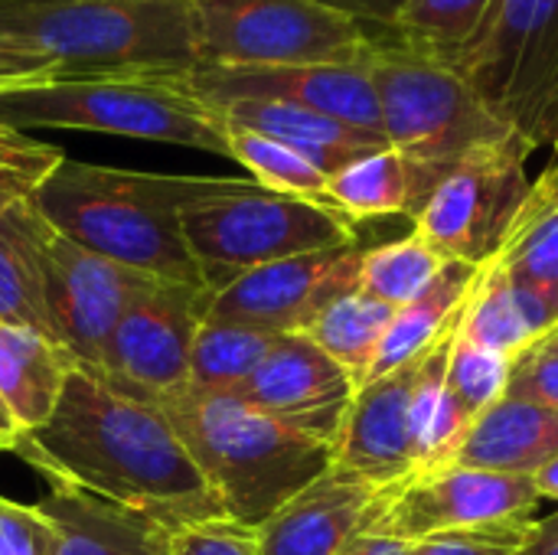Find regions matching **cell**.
I'll use <instances>...</instances> for the list:
<instances>
[{
  "mask_svg": "<svg viewBox=\"0 0 558 555\" xmlns=\"http://www.w3.org/2000/svg\"><path fill=\"white\" fill-rule=\"evenodd\" d=\"M10 451L52 484L111 500L170 533L226 520L167 409L85 370L69 373L52 415L20 432Z\"/></svg>",
  "mask_w": 558,
  "mask_h": 555,
  "instance_id": "6da1fadb",
  "label": "cell"
},
{
  "mask_svg": "<svg viewBox=\"0 0 558 555\" xmlns=\"http://www.w3.org/2000/svg\"><path fill=\"white\" fill-rule=\"evenodd\" d=\"M203 177L118 170L62 160L33 203L56 236L147 278L206 288L190 255L180 209Z\"/></svg>",
  "mask_w": 558,
  "mask_h": 555,
  "instance_id": "7a4b0ae2",
  "label": "cell"
},
{
  "mask_svg": "<svg viewBox=\"0 0 558 555\" xmlns=\"http://www.w3.org/2000/svg\"><path fill=\"white\" fill-rule=\"evenodd\" d=\"M0 124L69 128L229 157V124L190 69H85L0 92Z\"/></svg>",
  "mask_w": 558,
  "mask_h": 555,
  "instance_id": "3957f363",
  "label": "cell"
},
{
  "mask_svg": "<svg viewBox=\"0 0 558 555\" xmlns=\"http://www.w3.org/2000/svg\"><path fill=\"white\" fill-rule=\"evenodd\" d=\"M160 406L226 520L242 527L258 530L333 464L330 445L275 422L235 396L183 386Z\"/></svg>",
  "mask_w": 558,
  "mask_h": 555,
  "instance_id": "277c9868",
  "label": "cell"
},
{
  "mask_svg": "<svg viewBox=\"0 0 558 555\" xmlns=\"http://www.w3.org/2000/svg\"><path fill=\"white\" fill-rule=\"evenodd\" d=\"M180 222L209 291L258 265L360 242L356 222L330 203L235 177H203L183 203Z\"/></svg>",
  "mask_w": 558,
  "mask_h": 555,
  "instance_id": "5b68a950",
  "label": "cell"
},
{
  "mask_svg": "<svg viewBox=\"0 0 558 555\" xmlns=\"http://www.w3.org/2000/svg\"><path fill=\"white\" fill-rule=\"evenodd\" d=\"M369 79L379 101L383 137L405 157L435 170L500 150H536L487 98L477 95L451 65L409 49L379 43L369 52Z\"/></svg>",
  "mask_w": 558,
  "mask_h": 555,
  "instance_id": "8992f818",
  "label": "cell"
},
{
  "mask_svg": "<svg viewBox=\"0 0 558 555\" xmlns=\"http://www.w3.org/2000/svg\"><path fill=\"white\" fill-rule=\"evenodd\" d=\"M0 36L65 72L196 69L193 0H0Z\"/></svg>",
  "mask_w": 558,
  "mask_h": 555,
  "instance_id": "52a82bcc",
  "label": "cell"
},
{
  "mask_svg": "<svg viewBox=\"0 0 558 555\" xmlns=\"http://www.w3.org/2000/svg\"><path fill=\"white\" fill-rule=\"evenodd\" d=\"M196 65H343L366 62L376 39L317 0H193Z\"/></svg>",
  "mask_w": 558,
  "mask_h": 555,
  "instance_id": "ba28073f",
  "label": "cell"
},
{
  "mask_svg": "<svg viewBox=\"0 0 558 555\" xmlns=\"http://www.w3.org/2000/svg\"><path fill=\"white\" fill-rule=\"evenodd\" d=\"M539 504L543 497L530 478H510L464 464H438L412 471L392 487H379L366 533L418 543L451 530L530 523Z\"/></svg>",
  "mask_w": 558,
  "mask_h": 555,
  "instance_id": "9c48e42d",
  "label": "cell"
},
{
  "mask_svg": "<svg viewBox=\"0 0 558 555\" xmlns=\"http://www.w3.org/2000/svg\"><path fill=\"white\" fill-rule=\"evenodd\" d=\"M533 150H500L451 167L422 209L412 216L415 236L448 262L487 265L504 249L533 180L526 160Z\"/></svg>",
  "mask_w": 558,
  "mask_h": 555,
  "instance_id": "30bf717a",
  "label": "cell"
},
{
  "mask_svg": "<svg viewBox=\"0 0 558 555\" xmlns=\"http://www.w3.org/2000/svg\"><path fill=\"white\" fill-rule=\"evenodd\" d=\"M209 298V288L170 281L150 285L114 327L95 376L150 402H163L180 393L190 379L193 340L206 321Z\"/></svg>",
  "mask_w": 558,
  "mask_h": 555,
  "instance_id": "8fae6325",
  "label": "cell"
},
{
  "mask_svg": "<svg viewBox=\"0 0 558 555\" xmlns=\"http://www.w3.org/2000/svg\"><path fill=\"white\" fill-rule=\"evenodd\" d=\"M363 252L356 242L242 272L213 291L206 317L268 334H304L330 301L360 288Z\"/></svg>",
  "mask_w": 558,
  "mask_h": 555,
  "instance_id": "7c38bea8",
  "label": "cell"
},
{
  "mask_svg": "<svg viewBox=\"0 0 558 555\" xmlns=\"http://www.w3.org/2000/svg\"><path fill=\"white\" fill-rule=\"evenodd\" d=\"M150 285L157 278L78 249L62 236L52 239L46 252V307L56 343L72 357L75 370H101L114 327Z\"/></svg>",
  "mask_w": 558,
  "mask_h": 555,
  "instance_id": "4fadbf2b",
  "label": "cell"
},
{
  "mask_svg": "<svg viewBox=\"0 0 558 555\" xmlns=\"http://www.w3.org/2000/svg\"><path fill=\"white\" fill-rule=\"evenodd\" d=\"M232 396L333 448L356 396V383L304 334H284Z\"/></svg>",
  "mask_w": 558,
  "mask_h": 555,
  "instance_id": "5bb4252c",
  "label": "cell"
},
{
  "mask_svg": "<svg viewBox=\"0 0 558 555\" xmlns=\"http://www.w3.org/2000/svg\"><path fill=\"white\" fill-rule=\"evenodd\" d=\"M369 62V59H366ZM366 62L343 65H268V69H226L196 65L190 69L196 88L222 105L232 98H271L320 111L350 128L383 137V118L376 88Z\"/></svg>",
  "mask_w": 558,
  "mask_h": 555,
  "instance_id": "9a60e30c",
  "label": "cell"
},
{
  "mask_svg": "<svg viewBox=\"0 0 558 555\" xmlns=\"http://www.w3.org/2000/svg\"><path fill=\"white\" fill-rule=\"evenodd\" d=\"M373 484L330 464L314 484L278 507L258 530L262 555H340L366 533L376 500Z\"/></svg>",
  "mask_w": 558,
  "mask_h": 555,
  "instance_id": "2e32d148",
  "label": "cell"
},
{
  "mask_svg": "<svg viewBox=\"0 0 558 555\" xmlns=\"http://www.w3.org/2000/svg\"><path fill=\"white\" fill-rule=\"evenodd\" d=\"M415 363L363 383L350 402L333 464L363 478L373 487H392L415 471L409 438V399Z\"/></svg>",
  "mask_w": 558,
  "mask_h": 555,
  "instance_id": "e0dca14e",
  "label": "cell"
},
{
  "mask_svg": "<svg viewBox=\"0 0 558 555\" xmlns=\"http://www.w3.org/2000/svg\"><path fill=\"white\" fill-rule=\"evenodd\" d=\"M36 510L49 523V555H167L170 530L95 494L52 484Z\"/></svg>",
  "mask_w": 558,
  "mask_h": 555,
  "instance_id": "ac0fdd59",
  "label": "cell"
},
{
  "mask_svg": "<svg viewBox=\"0 0 558 555\" xmlns=\"http://www.w3.org/2000/svg\"><path fill=\"white\" fill-rule=\"evenodd\" d=\"M556 458L558 409L504 396L474 419L451 464L533 481Z\"/></svg>",
  "mask_w": 558,
  "mask_h": 555,
  "instance_id": "d6986e66",
  "label": "cell"
},
{
  "mask_svg": "<svg viewBox=\"0 0 558 555\" xmlns=\"http://www.w3.org/2000/svg\"><path fill=\"white\" fill-rule=\"evenodd\" d=\"M222 118L229 128L255 131L265 134L301 157H307L314 167H320L327 177L337 173L340 167L353 164L363 154H373L379 147H389L386 137L350 128L337 118H327L320 111L288 105V101H271V98H232L219 105Z\"/></svg>",
  "mask_w": 558,
  "mask_h": 555,
  "instance_id": "ffe728a7",
  "label": "cell"
},
{
  "mask_svg": "<svg viewBox=\"0 0 558 555\" xmlns=\"http://www.w3.org/2000/svg\"><path fill=\"white\" fill-rule=\"evenodd\" d=\"M445 173L448 170L418 164L396 147H379L327 177V203L353 222L415 216Z\"/></svg>",
  "mask_w": 558,
  "mask_h": 555,
  "instance_id": "44dd1931",
  "label": "cell"
},
{
  "mask_svg": "<svg viewBox=\"0 0 558 555\" xmlns=\"http://www.w3.org/2000/svg\"><path fill=\"white\" fill-rule=\"evenodd\" d=\"M500 114L533 147L558 141V0H530L520 62Z\"/></svg>",
  "mask_w": 558,
  "mask_h": 555,
  "instance_id": "7402d4cb",
  "label": "cell"
},
{
  "mask_svg": "<svg viewBox=\"0 0 558 555\" xmlns=\"http://www.w3.org/2000/svg\"><path fill=\"white\" fill-rule=\"evenodd\" d=\"M52 239L56 232L33 200L0 216V321L49 340H56L46 307V252Z\"/></svg>",
  "mask_w": 558,
  "mask_h": 555,
  "instance_id": "603a6c76",
  "label": "cell"
},
{
  "mask_svg": "<svg viewBox=\"0 0 558 555\" xmlns=\"http://www.w3.org/2000/svg\"><path fill=\"white\" fill-rule=\"evenodd\" d=\"M72 370V357L56 340L0 321V402L20 432L52 415Z\"/></svg>",
  "mask_w": 558,
  "mask_h": 555,
  "instance_id": "cb8c5ba5",
  "label": "cell"
},
{
  "mask_svg": "<svg viewBox=\"0 0 558 555\" xmlns=\"http://www.w3.org/2000/svg\"><path fill=\"white\" fill-rule=\"evenodd\" d=\"M477 265H464V262H448L445 272L409 304L396 307L389 327H386V337L379 343V353L373 360V370L366 376L376 379V376H386V373H396V370H405L412 366L425 350H432L461 317V307L474 288V278H477Z\"/></svg>",
  "mask_w": 558,
  "mask_h": 555,
  "instance_id": "d4e9b609",
  "label": "cell"
},
{
  "mask_svg": "<svg viewBox=\"0 0 558 555\" xmlns=\"http://www.w3.org/2000/svg\"><path fill=\"white\" fill-rule=\"evenodd\" d=\"M513 285L558 324V183L543 173L497 252Z\"/></svg>",
  "mask_w": 558,
  "mask_h": 555,
  "instance_id": "484cf974",
  "label": "cell"
},
{
  "mask_svg": "<svg viewBox=\"0 0 558 555\" xmlns=\"http://www.w3.org/2000/svg\"><path fill=\"white\" fill-rule=\"evenodd\" d=\"M549 327L546 314L513 285L500 258L481 265L458 317V334L464 340L513 360Z\"/></svg>",
  "mask_w": 558,
  "mask_h": 555,
  "instance_id": "4316f807",
  "label": "cell"
},
{
  "mask_svg": "<svg viewBox=\"0 0 558 555\" xmlns=\"http://www.w3.org/2000/svg\"><path fill=\"white\" fill-rule=\"evenodd\" d=\"M392 307L383 301H373L360 288L330 301L304 330V337L324 350L337 366H343L356 389L366 383L373 360L379 353V343L386 337V327L392 321Z\"/></svg>",
  "mask_w": 558,
  "mask_h": 555,
  "instance_id": "83f0119b",
  "label": "cell"
},
{
  "mask_svg": "<svg viewBox=\"0 0 558 555\" xmlns=\"http://www.w3.org/2000/svg\"><path fill=\"white\" fill-rule=\"evenodd\" d=\"M284 334H268L242 324H222V321H203L193 340L190 357V389L199 393H219L232 396L275 350V343Z\"/></svg>",
  "mask_w": 558,
  "mask_h": 555,
  "instance_id": "f1b7e54d",
  "label": "cell"
},
{
  "mask_svg": "<svg viewBox=\"0 0 558 555\" xmlns=\"http://www.w3.org/2000/svg\"><path fill=\"white\" fill-rule=\"evenodd\" d=\"M448 258L438 255L415 232L396 242H383L363 252L360 265V291L373 301L389 304L392 311L415 301L441 272Z\"/></svg>",
  "mask_w": 558,
  "mask_h": 555,
  "instance_id": "f546056e",
  "label": "cell"
},
{
  "mask_svg": "<svg viewBox=\"0 0 558 555\" xmlns=\"http://www.w3.org/2000/svg\"><path fill=\"white\" fill-rule=\"evenodd\" d=\"M487 7L490 0H409L396 16L392 33L409 49L448 65L477 33Z\"/></svg>",
  "mask_w": 558,
  "mask_h": 555,
  "instance_id": "4dcf8cb0",
  "label": "cell"
},
{
  "mask_svg": "<svg viewBox=\"0 0 558 555\" xmlns=\"http://www.w3.org/2000/svg\"><path fill=\"white\" fill-rule=\"evenodd\" d=\"M229 157L242 164L252 180L275 193H291L304 200L327 203V173L314 167L298 150L242 128H229Z\"/></svg>",
  "mask_w": 558,
  "mask_h": 555,
  "instance_id": "1f68e13d",
  "label": "cell"
},
{
  "mask_svg": "<svg viewBox=\"0 0 558 555\" xmlns=\"http://www.w3.org/2000/svg\"><path fill=\"white\" fill-rule=\"evenodd\" d=\"M507 376H510V357L484 350V347L464 340L461 334H454L445 393H448L451 406L471 425L477 415H484L494 402H500L507 396Z\"/></svg>",
  "mask_w": 558,
  "mask_h": 555,
  "instance_id": "d6a6232c",
  "label": "cell"
},
{
  "mask_svg": "<svg viewBox=\"0 0 558 555\" xmlns=\"http://www.w3.org/2000/svg\"><path fill=\"white\" fill-rule=\"evenodd\" d=\"M62 160L65 154L56 144L0 124V216L10 213L16 203L33 200Z\"/></svg>",
  "mask_w": 558,
  "mask_h": 555,
  "instance_id": "836d02e7",
  "label": "cell"
},
{
  "mask_svg": "<svg viewBox=\"0 0 558 555\" xmlns=\"http://www.w3.org/2000/svg\"><path fill=\"white\" fill-rule=\"evenodd\" d=\"M507 396L558 409V324L510 360Z\"/></svg>",
  "mask_w": 558,
  "mask_h": 555,
  "instance_id": "e575fe53",
  "label": "cell"
},
{
  "mask_svg": "<svg viewBox=\"0 0 558 555\" xmlns=\"http://www.w3.org/2000/svg\"><path fill=\"white\" fill-rule=\"evenodd\" d=\"M530 523H497L425 536L418 543H409V555H517Z\"/></svg>",
  "mask_w": 558,
  "mask_h": 555,
  "instance_id": "d590c367",
  "label": "cell"
},
{
  "mask_svg": "<svg viewBox=\"0 0 558 555\" xmlns=\"http://www.w3.org/2000/svg\"><path fill=\"white\" fill-rule=\"evenodd\" d=\"M167 555H262L252 527L235 520H206L170 533Z\"/></svg>",
  "mask_w": 558,
  "mask_h": 555,
  "instance_id": "8d00e7d4",
  "label": "cell"
},
{
  "mask_svg": "<svg viewBox=\"0 0 558 555\" xmlns=\"http://www.w3.org/2000/svg\"><path fill=\"white\" fill-rule=\"evenodd\" d=\"M52 533L36 507L0 497V555H49Z\"/></svg>",
  "mask_w": 558,
  "mask_h": 555,
  "instance_id": "74e56055",
  "label": "cell"
},
{
  "mask_svg": "<svg viewBox=\"0 0 558 555\" xmlns=\"http://www.w3.org/2000/svg\"><path fill=\"white\" fill-rule=\"evenodd\" d=\"M59 72H62V65L56 59L43 56L39 49L20 43L13 36H0V92L43 82V79L59 75Z\"/></svg>",
  "mask_w": 558,
  "mask_h": 555,
  "instance_id": "f35d334b",
  "label": "cell"
},
{
  "mask_svg": "<svg viewBox=\"0 0 558 555\" xmlns=\"http://www.w3.org/2000/svg\"><path fill=\"white\" fill-rule=\"evenodd\" d=\"M317 3H324V7H330V10H337V13L356 20V23H363V26H366V23H379V26H389V29H392L399 10H402L409 0H317Z\"/></svg>",
  "mask_w": 558,
  "mask_h": 555,
  "instance_id": "ab89813d",
  "label": "cell"
},
{
  "mask_svg": "<svg viewBox=\"0 0 558 555\" xmlns=\"http://www.w3.org/2000/svg\"><path fill=\"white\" fill-rule=\"evenodd\" d=\"M517 555H558V514L546 520H533L526 527V536L520 543Z\"/></svg>",
  "mask_w": 558,
  "mask_h": 555,
  "instance_id": "60d3db41",
  "label": "cell"
},
{
  "mask_svg": "<svg viewBox=\"0 0 558 555\" xmlns=\"http://www.w3.org/2000/svg\"><path fill=\"white\" fill-rule=\"evenodd\" d=\"M340 555H409V543L399 540H386V536H356Z\"/></svg>",
  "mask_w": 558,
  "mask_h": 555,
  "instance_id": "b9f144b4",
  "label": "cell"
},
{
  "mask_svg": "<svg viewBox=\"0 0 558 555\" xmlns=\"http://www.w3.org/2000/svg\"><path fill=\"white\" fill-rule=\"evenodd\" d=\"M533 487H536V494H539L543 500L558 504V458L556 461H549V464L533 478Z\"/></svg>",
  "mask_w": 558,
  "mask_h": 555,
  "instance_id": "7bdbcfd3",
  "label": "cell"
},
{
  "mask_svg": "<svg viewBox=\"0 0 558 555\" xmlns=\"http://www.w3.org/2000/svg\"><path fill=\"white\" fill-rule=\"evenodd\" d=\"M16 438H20V425L10 419V412H7L3 402H0V451H10Z\"/></svg>",
  "mask_w": 558,
  "mask_h": 555,
  "instance_id": "ee69618b",
  "label": "cell"
},
{
  "mask_svg": "<svg viewBox=\"0 0 558 555\" xmlns=\"http://www.w3.org/2000/svg\"><path fill=\"white\" fill-rule=\"evenodd\" d=\"M546 173H549V177H553V180L558 183V141H556V160H553V167H549Z\"/></svg>",
  "mask_w": 558,
  "mask_h": 555,
  "instance_id": "f6af8a7d",
  "label": "cell"
}]
</instances>
